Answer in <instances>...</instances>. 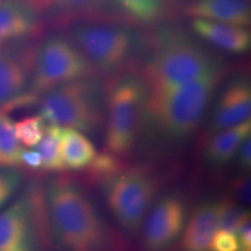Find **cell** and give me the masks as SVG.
Masks as SVG:
<instances>
[{"label":"cell","instance_id":"1","mask_svg":"<svg viewBox=\"0 0 251 251\" xmlns=\"http://www.w3.org/2000/svg\"><path fill=\"white\" fill-rule=\"evenodd\" d=\"M48 240L57 251H119L121 240L79 183L54 177L42 190Z\"/></svg>","mask_w":251,"mask_h":251},{"label":"cell","instance_id":"2","mask_svg":"<svg viewBox=\"0 0 251 251\" xmlns=\"http://www.w3.org/2000/svg\"><path fill=\"white\" fill-rule=\"evenodd\" d=\"M225 76V67L196 79L159 91H148L140 135L159 147L179 146L205 118Z\"/></svg>","mask_w":251,"mask_h":251},{"label":"cell","instance_id":"3","mask_svg":"<svg viewBox=\"0 0 251 251\" xmlns=\"http://www.w3.org/2000/svg\"><path fill=\"white\" fill-rule=\"evenodd\" d=\"M142 76L149 92L169 89L224 67L212 50L177 27L147 36Z\"/></svg>","mask_w":251,"mask_h":251},{"label":"cell","instance_id":"4","mask_svg":"<svg viewBox=\"0 0 251 251\" xmlns=\"http://www.w3.org/2000/svg\"><path fill=\"white\" fill-rule=\"evenodd\" d=\"M36 106L47 124L96 136L105 126V84L98 76L70 81L41 94Z\"/></svg>","mask_w":251,"mask_h":251},{"label":"cell","instance_id":"5","mask_svg":"<svg viewBox=\"0 0 251 251\" xmlns=\"http://www.w3.org/2000/svg\"><path fill=\"white\" fill-rule=\"evenodd\" d=\"M148 87L133 70L112 76L105 84V142L108 152L126 157L139 139Z\"/></svg>","mask_w":251,"mask_h":251},{"label":"cell","instance_id":"6","mask_svg":"<svg viewBox=\"0 0 251 251\" xmlns=\"http://www.w3.org/2000/svg\"><path fill=\"white\" fill-rule=\"evenodd\" d=\"M68 36L98 74L108 76L130 70L144 54L147 41L131 25L105 23L75 24L68 27Z\"/></svg>","mask_w":251,"mask_h":251},{"label":"cell","instance_id":"7","mask_svg":"<svg viewBox=\"0 0 251 251\" xmlns=\"http://www.w3.org/2000/svg\"><path fill=\"white\" fill-rule=\"evenodd\" d=\"M109 212L127 234L137 235L158 197V181L144 168L121 169L99 181Z\"/></svg>","mask_w":251,"mask_h":251},{"label":"cell","instance_id":"8","mask_svg":"<svg viewBox=\"0 0 251 251\" xmlns=\"http://www.w3.org/2000/svg\"><path fill=\"white\" fill-rule=\"evenodd\" d=\"M98 75L70 37L54 34L37 45L29 92L40 97L56 86Z\"/></svg>","mask_w":251,"mask_h":251},{"label":"cell","instance_id":"9","mask_svg":"<svg viewBox=\"0 0 251 251\" xmlns=\"http://www.w3.org/2000/svg\"><path fill=\"white\" fill-rule=\"evenodd\" d=\"M41 238H48L45 208L33 186L0 212V251H39Z\"/></svg>","mask_w":251,"mask_h":251},{"label":"cell","instance_id":"10","mask_svg":"<svg viewBox=\"0 0 251 251\" xmlns=\"http://www.w3.org/2000/svg\"><path fill=\"white\" fill-rule=\"evenodd\" d=\"M37 45L34 39L19 40L0 47V109L34 106L40 97L29 92Z\"/></svg>","mask_w":251,"mask_h":251},{"label":"cell","instance_id":"11","mask_svg":"<svg viewBox=\"0 0 251 251\" xmlns=\"http://www.w3.org/2000/svg\"><path fill=\"white\" fill-rule=\"evenodd\" d=\"M45 26L68 28L75 24L136 25L113 0H27Z\"/></svg>","mask_w":251,"mask_h":251},{"label":"cell","instance_id":"12","mask_svg":"<svg viewBox=\"0 0 251 251\" xmlns=\"http://www.w3.org/2000/svg\"><path fill=\"white\" fill-rule=\"evenodd\" d=\"M186 220L187 206L179 194L168 193L156 199L141 228L144 250H168L180 237Z\"/></svg>","mask_w":251,"mask_h":251},{"label":"cell","instance_id":"13","mask_svg":"<svg viewBox=\"0 0 251 251\" xmlns=\"http://www.w3.org/2000/svg\"><path fill=\"white\" fill-rule=\"evenodd\" d=\"M251 117V85L246 75L234 77L220 93L212 111L208 130L212 134L233 127Z\"/></svg>","mask_w":251,"mask_h":251},{"label":"cell","instance_id":"14","mask_svg":"<svg viewBox=\"0 0 251 251\" xmlns=\"http://www.w3.org/2000/svg\"><path fill=\"white\" fill-rule=\"evenodd\" d=\"M45 27L27 0H0V47L14 41L35 39Z\"/></svg>","mask_w":251,"mask_h":251},{"label":"cell","instance_id":"15","mask_svg":"<svg viewBox=\"0 0 251 251\" xmlns=\"http://www.w3.org/2000/svg\"><path fill=\"white\" fill-rule=\"evenodd\" d=\"M221 201L208 199L196 206L181 233L179 251H209L212 238L219 230Z\"/></svg>","mask_w":251,"mask_h":251},{"label":"cell","instance_id":"16","mask_svg":"<svg viewBox=\"0 0 251 251\" xmlns=\"http://www.w3.org/2000/svg\"><path fill=\"white\" fill-rule=\"evenodd\" d=\"M183 12L192 19L242 27H249L251 24L250 0H190Z\"/></svg>","mask_w":251,"mask_h":251},{"label":"cell","instance_id":"17","mask_svg":"<svg viewBox=\"0 0 251 251\" xmlns=\"http://www.w3.org/2000/svg\"><path fill=\"white\" fill-rule=\"evenodd\" d=\"M191 28L199 39L216 49L230 54H244L250 49L251 34L247 27L192 19Z\"/></svg>","mask_w":251,"mask_h":251},{"label":"cell","instance_id":"18","mask_svg":"<svg viewBox=\"0 0 251 251\" xmlns=\"http://www.w3.org/2000/svg\"><path fill=\"white\" fill-rule=\"evenodd\" d=\"M248 136H251V121H244L233 127L213 134L205 149L207 164L214 169L228 165L236 156L240 146Z\"/></svg>","mask_w":251,"mask_h":251},{"label":"cell","instance_id":"19","mask_svg":"<svg viewBox=\"0 0 251 251\" xmlns=\"http://www.w3.org/2000/svg\"><path fill=\"white\" fill-rule=\"evenodd\" d=\"M96 155V147L85 134L74 128H62L61 157L64 169L85 170Z\"/></svg>","mask_w":251,"mask_h":251},{"label":"cell","instance_id":"20","mask_svg":"<svg viewBox=\"0 0 251 251\" xmlns=\"http://www.w3.org/2000/svg\"><path fill=\"white\" fill-rule=\"evenodd\" d=\"M62 128L57 125H47L45 135L35 146V150L42 159V168L45 171L65 170L61 157Z\"/></svg>","mask_w":251,"mask_h":251},{"label":"cell","instance_id":"21","mask_svg":"<svg viewBox=\"0 0 251 251\" xmlns=\"http://www.w3.org/2000/svg\"><path fill=\"white\" fill-rule=\"evenodd\" d=\"M135 24L155 25L165 15L162 0H113Z\"/></svg>","mask_w":251,"mask_h":251},{"label":"cell","instance_id":"22","mask_svg":"<svg viewBox=\"0 0 251 251\" xmlns=\"http://www.w3.org/2000/svg\"><path fill=\"white\" fill-rule=\"evenodd\" d=\"M21 150L14 131V122L8 113L0 109V168L20 166Z\"/></svg>","mask_w":251,"mask_h":251},{"label":"cell","instance_id":"23","mask_svg":"<svg viewBox=\"0 0 251 251\" xmlns=\"http://www.w3.org/2000/svg\"><path fill=\"white\" fill-rule=\"evenodd\" d=\"M47 122L40 114L26 117L14 124V131L17 139L25 147L33 148L45 135Z\"/></svg>","mask_w":251,"mask_h":251},{"label":"cell","instance_id":"24","mask_svg":"<svg viewBox=\"0 0 251 251\" xmlns=\"http://www.w3.org/2000/svg\"><path fill=\"white\" fill-rule=\"evenodd\" d=\"M250 220V213L247 211L246 206H241L233 199L221 200L220 209L219 229L236 233L241 226Z\"/></svg>","mask_w":251,"mask_h":251},{"label":"cell","instance_id":"25","mask_svg":"<svg viewBox=\"0 0 251 251\" xmlns=\"http://www.w3.org/2000/svg\"><path fill=\"white\" fill-rule=\"evenodd\" d=\"M124 168L125 166L120 161V157L113 155L108 151H103L97 152L93 161L90 163L85 170H87V175L90 176L91 179L99 183V181L114 175L115 172L120 171Z\"/></svg>","mask_w":251,"mask_h":251},{"label":"cell","instance_id":"26","mask_svg":"<svg viewBox=\"0 0 251 251\" xmlns=\"http://www.w3.org/2000/svg\"><path fill=\"white\" fill-rule=\"evenodd\" d=\"M23 174L14 168H0V209L18 192Z\"/></svg>","mask_w":251,"mask_h":251},{"label":"cell","instance_id":"27","mask_svg":"<svg viewBox=\"0 0 251 251\" xmlns=\"http://www.w3.org/2000/svg\"><path fill=\"white\" fill-rule=\"evenodd\" d=\"M209 251H238L236 235L230 231L219 229L212 238Z\"/></svg>","mask_w":251,"mask_h":251},{"label":"cell","instance_id":"28","mask_svg":"<svg viewBox=\"0 0 251 251\" xmlns=\"http://www.w3.org/2000/svg\"><path fill=\"white\" fill-rule=\"evenodd\" d=\"M231 192L234 193L235 199L243 206L250 205V177L242 176L235 178L231 183Z\"/></svg>","mask_w":251,"mask_h":251},{"label":"cell","instance_id":"29","mask_svg":"<svg viewBox=\"0 0 251 251\" xmlns=\"http://www.w3.org/2000/svg\"><path fill=\"white\" fill-rule=\"evenodd\" d=\"M236 165L238 166L241 171H250L251 168V139L250 136H248L246 140L243 141L242 144L238 148L236 156Z\"/></svg>","mask_w":251,"mask_h":251},{"label":"cell","instance_id":"30","mask_svg":"<svg viewBox=\"0 0 251 251\" xmlns=\"http://www.w3.org/2000/svg\"><path fill=\"white\" fill-rule=\"evenodd\" d=\"M20 166L30 169V170H40L42 168V159L36 150L23 149L20 152Z\"/></svg>","mask_w":251,"mask_h":251},{"label":"cell","instance_id":"31","mask_svg":"<svg viewBox=\"0 0 251 251\" xmlns=\"http://www.w3.org/2000/svg\"><path fill=\"white\" fill-rule=\"evenodd\" d=\"M238 242V251H251V226L250 220L241 226L235 233Z\"/></svg>","mask_w":251,"mask_h":251},{"label":"cell","instance_id":"32","mask_svg":"<svg viewBox=\"0 0 251 251\" xmlns=\"http://www.w3.org/2000/svg\"><path fill=\"white\" fill-rule=\"evenodd\" d=\"M163 4H164L165 8L168 11H171V9H183L185 5L187 4L190 0H162Z\"/></svg>","mask_w":251,"mask_h":251}]
</instances>
